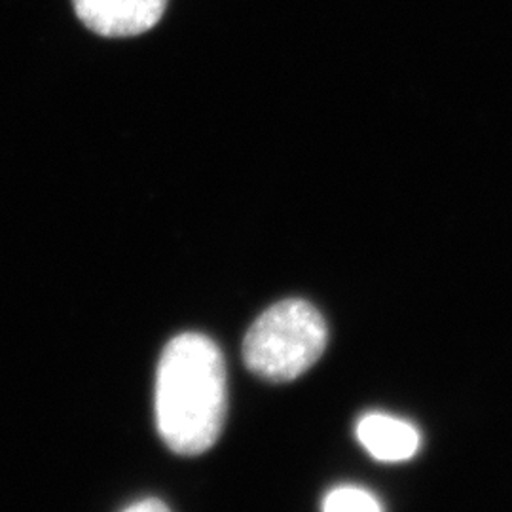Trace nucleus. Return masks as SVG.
Here are the masks:
<instances>
[{
    "instance_id": "obj_1",
    "label": "nucleus",
    "mask_w": 512,
    "mask_h": 512,
    "mask_svg": "<svg viewBox=\"0 0 512 512\" xmlns=\"http://www.w3.org/2000/svg\"><path fill=\"white\" fill-rule=\"evenodd\" d=\"M228 410L226 363L219 346L186 332L165 346L156 378V423L169 450L200 456L219 440Z\"/></svg>"
},
{
    "instance_id": "obj_2",
    "label": "nucleus",
    "mask_w": 512,
    "mask_h": 512,
    "mask_svg": "<svg viewBox=\"0 0 512 512\" xmlns=\"http://www.w3.org/2000/svg\"><path fill=\"white\" fill-rule=\"evenodd\" d=\"M329 332L310 302L289 298L264 311L243 342L245 366L262 380L293 382L319 361Z\"/></svg>"
},
{
    "instance_id": "obj_3",
    "label": "nucleus",
    "mask_w": 512,
    "mask_h": 512,
    "mask_svg": "<svg viewBox=\"0 0 512 512\" xmlns=\"http://www.w3.org/2000/svg\"><path fill=\"white\" fill-rule=\"evenodd\" d=\"M80 21L101 37H137L164 16L167 0H73Z\"/></svg>"
},
{
    "instance_id": "obj_4",
    "label": "nucleus",
    "mask_w": 512,
    "mask_h": 512,
    "mask_svg": "<svg viewBox=\"0 0 512 512\" xmlns=\"http://www.w3.org/2000/svg\"><path fill=\"white\" fill-rule=\"evenodd\" d=\"M357 439L372 458L387 463L414 458L420 448L418 429L387 414H366L357 423Z\"/></svg>"
},
{
    "instance_id": "obj_5",
    "label": "nucleus",
    "mask_w": 512,
    "mask_h": 512,
    "mask_svg": "<svg viewBox=\"0 0 512 512\" xmlns=\"http://www.w3.org/2000/svg\"><path fill=\"white\" fill-rule=\"evenodd\" d=\"M323 512H382V507L378 499L366 490L355 486H342L327 495Z\"/></svg>"
},
{
    "instance_id": "obj_6",
    "label": "nucleus",
    "mask_w": 512,
    "mask_h": 512,
    "mask_svg": "<svg viewBox=\"0 0 512 512\" xmlns=\"http://www.w3.org/2000/svg\"><path fill=\"white\" fill-rule=\"evenodd\" d=\"M124 512H171L167 509V505L162 503L160 499H143V501H139V503H135V505H131Z\"/></svg>"
}]
</instances>
